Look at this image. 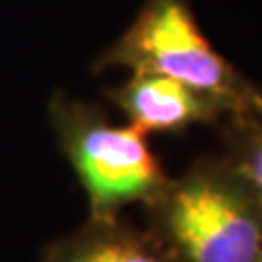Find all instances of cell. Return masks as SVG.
<instances>
[{
	"mask_svg": "<svg viewBox=\"0 0 262 262\" xmlns=\"http://www.w3.org/2000/svg\"><path fill=\"white\" fill-rule=\"evenodd\" d=\"M49 121L88 198V217L121 215L128 204H146L169 175L148 136L130 124H113L103 107L56 92Z\"/></svg>",
	"mask_w": 262,
	"mask_h": 262,
	"instance_id": "obj_3",
	"label": "cell"
},
{
	"mask_svg": "<svg viewBox=\"0 0 262 262\" xmlns=\"http://www.w3.org/2000/svg\"><path fill=\"white\" fill-rule=\"evenodd\" d=\"M144 220L173 262H262V198L224 154L169 177Z\"/></svg>",
	"mask_w": 262,
	"mask_h": 262,
	"instance_id": "obj_1",
	"label": "cell"
},
{
	"mask_svg": "<svg viewBox=\"0 0 262 262\" xmlns=\"http://www.w3.org/2000/svg\"><path fill=\"white\" fill-rule=\"evenodd\" d=\"M111 68L173 78L212 95L229 117L262 109V90L215 51L188 0H144L130 26L92 66L95 74Z\"/></svg>",
	"mask_w": 262,
	"mask_h": 262,
	"instance_id": "obj_2",
	"label": "cell"
},
{
	"mask_svg": "<svg viewBox=\"0 0 262 262\" xmlns=\"http://www.w3.org/2000/svg\"><path fill=\"white\" fill-rule=\"evenodd\" d=\"M220 124L224 156L262 198V109L225 117Z\"/></svg>",
	"mask_w": 262,
	"mask_h": 262,
	"instance_id": "obj_6",
	"label": "cell"
},
{
	"mask_svg": "<svg viewBox=\"0 0 262 262\" xmlns=\"http://www.w3.org/2000/svg\"><path fill=\"white\" fill-rule=\"evenodd\" d=\"M39 262H173L144 225L124 215L88 217L76 229L49 241Z\"/></svg>",
	"mask_w": 262,
	"mask_h": 262,
	"instance_id": "obj_5",
	"label": "cell"
},
{
	"mask_svg": "<svg viewBox=\"0 0 262 262\" xmlns=\"http://www.w3.org/2000/svg\"><path fill=\"white\" fill-rule=\"evenodd\" d=\"M105 97L146 136L185 134L194 124H220L229 117L212 95L148 72H132L122 84L105 90Z\"/></svg>",
	"mask_w": 262,
	"mask_h": 262,
	"instance_id": "obj_4",
	"label": "cell"
}]
</instances>
